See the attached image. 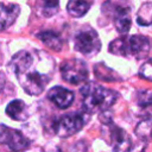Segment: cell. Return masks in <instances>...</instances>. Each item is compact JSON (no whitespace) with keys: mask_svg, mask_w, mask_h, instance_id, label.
<instances>
[{"mask_svg":"<svg viewBox=\"0 0 152 152\" xmlns=\"http://www.w3.org/2000/svg\"><path fill=\"white\" fill-rule=\"evenodd\" d=\"M91 1L89 0H69L66 4L68 13L74 18L83 17L90 8Z\"/></svg>","mask_w":152,"mask_h":152,"instance_id":"obj_13","label":"cell"},{"mask_svg":"<svg viewBox=\"0 0 152 152\" xmlns=\"http://www.w3.org/2000/svg\"><path fill=\"white\" fill-rule=\"evenodd\" d=\"M151 43L150 39L145 36H122L114 39L108 50L110 53L121 56V57H134L141 59L146 57L150 52Z\"/></svg>","mask_w":152,"mask_h":152,"instance_id":"obj_3","label":"cell"},{"mask_svg":"<svg viewBox=\"0 0 152 152\" xmlns=\"http://www.w3.org/2000/svg\"><path fill=\"white\" fill-rule=\"evenodd\" d=\"M94 72L97 78L104 80V81H118L115 77H112L110 75H115L114 71L109 68H107L104 64H96L94 68Z\"/></svg>","mask_w":152,"mask_h":152,"instance_id":"obj_18","label":"cell"},{"mask_svg":"<svg viewBox=\"0 0 152 152\" xmlns=\"http://www.w3.org/2000/svg\"><path fill=\"white\" fill-rule=\"evenodd\" d=\"M131 11L129 0H107L102 6V13L113 20L116 31L121 34L127 33L131 28Z\"/></svg>","mask_w":152,"mask_h":152,"instance_id":"obj_4","label":"cell"},{"mask_svg":"<svg viewBox=\"0 0 152 152\" xmlns=\"http://www.w3.org/2000/svg\"><path fill=\"white\" fill-rule=\"evenodd\" d=\"M4 84H5V76H4L2 72H0V90L4 87Z\"/></svg>","mask_w":152,"mask_h":152,"instance_id":"obj_20","label":"cell"},{"mask_svg":"<svg viewBox=\"0 0 152 152\" xmlns=\"http://www.w3.org/2000/svg\"><path fill=\"white\" fill-rule=\"evenodd\" d=\"M10 66L23 89L37 96L52 78L55 62L46 52L20 50L12 57Z\"/></svg>","mask_w":152,"mask_h":152,"instance_id":"obj_1","label":"cell"},{"mask_svg":"<svg viewBox=\"0 0 152 152\" xmlns=\"http://www.w3.org/2000/svg\"><path fill=\"white\" fill-rule=\"evenodd\" d=\"M20 14V7L17 4L0 2V31L8 28L14 24Z\"/></svg>","mask_w":152,"mask_h":152,"instance_id":"obj_11","label":"cell"},{"mask_svg":"<svg viewBox=\"0 0 152 152\" xmlns=\"http://www.w3.org/2000/svg\"><path fill=\"white\" fill-rule=\"evenodd\" d=\"M61 74L65 82L80 84L88 78V68L84 61L78 58L66 59L61 64Z\"/></svg>","mask_w":152,"mask_h":152,"instance_id":"obj_7","label":"cell"},{"mask_svg":"<svg viewBox=\"0 0 152 152\" xmlns=\"http://www.w3.org/2000/svg\"><path fill=\"white\" fill-rule=\"evenodd\" d=\"M0 144L6 145L12 151H24L28 148V140L17 129L0 125Z\"/></svg>","mask_w":152,"mask_h":152,"instance_id":"obj_9","label":"cell"},{"mask_svg":"<svg viewBox=\"0 0 152 152\" xmlns=\"http://www.w3.org/2000/svg\"><path fill=\"white\" fill-rule=\"evenodd\" d=\"M135 134L142 140H152V118H146L135 127Z\"/></svg>","mask_w":152,"mask_h":152,"instance_id":"obj_17","label":"cell"},{"mask_svg":"<svg viewBox=\"0 0 152 152\" xmlns=\"http://www.w3.org/2000/svg\"><path fill=\"white\" fill-rule=\"evenodd\" d=\"M6 114L17 121H24L28 118L27 104L23 100H13L6 107Z\"/></svg>","mask_w":152,"mask_h":152,"instance_id":"obj_12","label":"cell"},{"mask_svg":"<svg viewBox=\"0 0 152 152\" xmlns=\"http://www.w3.org/2000/svg\"><path fill=\"white\" fill-rule=\"evenodd\" d=\"M48 99L50 101H52L58 108H62V109H65L68 108L72 101H74V93L64 87H61V86H57V87H53L49 90L48 93Z\"/></svg>","mask_w":152,"mask_h":152,"instance_id":"obj_10","label":"cell"},{"mask_svg":"<svg viewBox=\"0 0 152 152\" xmlns=\"http://www.w3.org/2000/svg\"><path fill=\"white\" fill-rule=\"evenodd\" d=\"M90 115L88 112H72L58 118L53 122V131L61 138H68L83 128L89 120Z\"/></svg>","mask_w":152,"mask_h":152,"instance_id":"obj_5","label":"cell"},{"mask_svg":"<svg viewBox=\"0 0 152 152\" xmlns=\"http://www.w3.org/2000/svg\"><path fill=\"white\" fill-rule=\"evenodd\" d=\"M102 134L114 151H127L132 146L129 135L121 127H118L113 122L107 121L103 124Z\"/></svg>","mask_w":152,"mask_h":152,"instance_id":"obj_8","label":"cell"},{"mask_svg":"<svg viewBox=\"0 0 152 152\" xmlns=\"http://www.w3.org/2000/svg\"><path fill=\"white\" fill-rule=\"evenodd\" d=\"M139 75L145 78V80H148V81H152V59L145 62L141 68H140V71H139Z\"/></svg>","mask_w":152,"mask_h":152,"instance_id":"obj_19","label":"cell"},{"mask_svg":"<svg viewBox=\"0 0 152 152\" xmlns=\"http://www.w3.org/2000/svg\"><path fill=\"white\" fill-rule=\"evenodd\" d=\"M75 50L84 56H94L101 49V40L99 34L93 28H86L80 31L74 38Z\"/></svg>","mask_w":152,"mask_h":152,"instance_id":"obj_6","label":"cell"},{"mask_svg":"<svg viewBox=\"0 0 152 152\" xmlns=\"http://www.w3.org/2000/svg\"><path fill=\"white\" fill-rule=\"evenodd\" d=\"M37 37L39 38V40L46 45L48 48L55 50V51H59L62 49V39L61 37L52 32V31H43V32H39L37 34Z\"/></svg>","mask_w":152,"mask_h":152,"instance_id":"obj_14","label":"cell"},{"mask_svg":"<svg viewBox=\"0 0 152 152\" xmlns=\"http://www.w3.org/2000/svg\"><path fill=\"white\" fill-rule=\"evenodd\" d=\"M137 21L141 26L152 25V1L144 2L137 13Z\"/></svg>","mask_w":152,"mask_h":152,"instance_id":"obj_16","label":"cell"},{"mask_svg":"<svg viewBox=\"0 0 152 152\" xmlns=\"http://www.w3.org/2000/svg\"><path fill=\"white\" fill-rule=\"evenodd\" d=\"M82 96V106L86 112L100 113L107 110L118 99V93L104 88L95 82L87 83L80 89Z\"/></svg>","mask_w":152,"mask_h":152,"instance_id":"obj_2","label":"cell"},{"mask_svg":"<svg viewBox=\"0 0 152 152\" xmlns=\"http://www.w3.org/2000/svg\"><path fill=\"white\" fill-rule=\"evenodd\" d=\"M37 11L43 17H52L59 10V0H37Z\"/></svg>","mask_w":152,"mask_h":152,"instance_id":"obj_15","label":"cell"}]
</instances>
